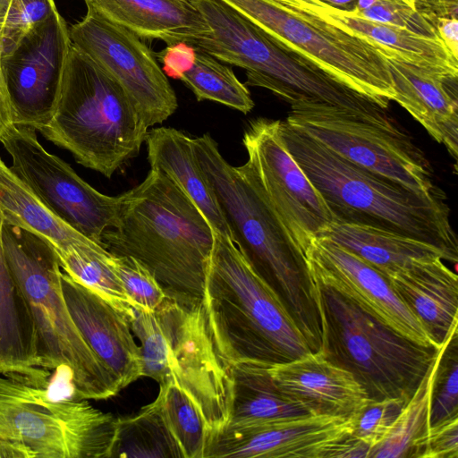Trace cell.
I'll return each mask as SVG.
<instances>
[{
	"mask_svg": "<svg viewBox=\"0 0 458 458\" xmlns=\"http://www.w3.org/2000/svg\"><path fill=\"white\" fill-rule=\"evenodd\" d=\"M102 242L112 254L131 257L145 266L167 298L201 302L214 230L164 173L150 169L139 185L122 194L115 224Z\"/></svg>",
	"mask_w": 458,
	"mask_h": 458,
	"instance_id": "1",
	"label": "cell"
},
{
	"mask_svg": "<svg viewBox=\"0 0 458 458\" xmlns=\"http://www.w3.org/2000/svg\"><path fill=\"white\" fill-rule=\"evenodd\" d=\"M192 143L232 241L282 304L310 350L319 352L322 327L318 289L305 254L238 166L224 158L208 133L192 138Z\"/></svg>",
	"mask_w": 458,
	"mask_h": 458,
	"instance_id": "2",
	"label": "cell"
},
{
	"mask_svg": "<svg viewBox=\"0 0 458 458\" xmlns=\"http://www.w3.org/2000/svg\"><path fill=\"white\" fill-rule=\"evenodd\" d=\"M284 144L320 193L334 224L375 227L434 245L456 264L458 244L445 194L421 195L339 156L280 121Z\"/></svg>",
	"mask_w": 458,
	"mask_h": 458,
	"instance_id": "3",
	"label": "cell"
},
{
	"mask_svg": "<svg viewBox=\"0 0 458 458\" xmlns=\"http://www.w3.org/2000/svg\"><path fill=\"white\" fill-rule=\"evenodd\" d=\"M201 305L214 346L229 367H271L312 352L233 242L215 232Z\"/></svg>",
	"mask_w": 458,
	"mask_h": 458,
	"instance_id": "4",
	"label": "cell"
},
{
	"mask_svg": "<svg viewBox=\"0 0 458 458\" xmlns=\"http://www.w3.org/2000/svg\"><path fill=\"white\" fill-rule=\"evenodd\" d=\"M6 263L30 311L39 367L65 374L72 397L104 400L121 390L84 340L67 308L54 249L37 235L3 224Z\"/></svg>",
	"mask_w": 458,
	"mask_h": 458,
	"instance_id": "5",
	"label": "cell"
},
{
	"mask_svg": "<svg viewBox=\"0 0 458 458\" xmlns=\"http://www.w3.org/2000/svg\"><path fill=\"white\" fill-rule=\"evenodd\" d=\"M148 129L121 85L72 44L52 114L38 131L110 178L139 154Z\"/></svg>",
	"mask_w": 458,
	"mask_h": 458,
	"instance_id": "6",
	"label": "cell"
},
{
	"mask_svg": "<svg viewBox=\"0 0 458 458\" xmlns=\"http://www.w3.org/2000/svg\"><path fill=\"white\" fill-rule=\"evenodd\" d=\"M130 324L140 343L142 377L181 388L201 413L210 441L229 421L233 377L210 338L201 302L166 297L154 311L133 305Z\"/></svg>",
	"mask_w": 458,
	"mask_h": 458,
	"instance_id": "7",
	"label": "cell"
},
{
	"mask_svg": "<svg viewBox=\"0 0 458 458\" xmlns=\"http://www.w3.org/2000/svg\"><path fill=\"white\" fill-rule=\"evenodd\" d=\"M314 281L322 327L318 352L352 373L369 400L409 401L441 347L410 340L351 299Z\"/></svg>",
	"mask_w": 458,
	"mask_h": 458,
	"instance_id": "8",
	"label": "cell"
},
{
	"mask_svg": "<svg viewBox=\"0 0 458 458\" xmlns=\"http://www.w3.org/2000/svg\"><path fill=\"white\" fill-rule=\"evenodd\" d=\"M278 43L311 60L351 89L388 107L394 89L386 47L282 0H221ZM328 15V14H327Z\"/></svg>",
	"mask_w": 458,
	"mask_h": 458,
	"instance_id": "9",
	"label": "cell"
},
{
	"mask_svg": "<svg viewBox=\"0 0 458 458\" xmlns=\"http://www.w3.org/2000/svg\"><path fill=\"white\" fill-rule=\"evenodd\" d=\"M117 418L74 397L0 375V440L19 458H111Z\"/></svg>",
	"mask_w": 458,
	"mask_h": 458,
	"instance_id": "10",
	"label": "cell"
},
{
	"mask_svg": "<svg viewBox=\"0 0 458 458\" xmlns=\"http://www.w3.org/2000/svg\"><path fill=\"white\" fill-rule=\"evenodd\" d=\"M345 159L421 195L443 193L432 166L402 130L372 123L340 107L297 104L284 121Z\"/></svg>",
	"mask_w": 458,
	"mask_h": 458,
	"instance_id": "11",
	"label": "cell"
},
{
	"mask_svg": "<svg viewBox=\"0 0 458 458\" xmlns=\"http://www.w3.org/2000/svg\"><path fill=\"white\" fill-rule=\"evenodd\" d=\"M279 123L280 120L265 118L249 123L242 138L248 159L238 168L305 254L334 220L320 193L288 151Z\"/></svg>",
	"mask_w": 458,
	"mask_h": 458,
	"instance_id": "12",
	"label": "cell"
},
{
	"mask_svg": "<svg viewBox=\"0 0 458 458\" xmlns=\"http://www.w3.org/2000/svg\"><path fill=\"white\" fill-rule=\"evenodd\" d=\"M0 142L12 158L13 171L45 204L72 227L104 246L103 235L115 224L122 195L112 197L97 191L69 164L49 153L32 128L13 124L0 136Z\"/></svg>",
	"mask_w": 458,
	"mask_h": 458,
	"instance_id": "13",
	"label": "cell"
},
{
	"mask_svg": "<svg viewBox=\"0 0 458 458\" xmlns=\"http://www.w3.org/2000/svg\"><path fill=\"white\" fill-rule=\"evenodd\" d=\"M73 47L114 78L151 127L177 109V97L153 54L139 36L87 9L69 30Z\"/></svg>",
	"mask_w": 458,
	"mask_h": 458,
	"instance_id": "14",
	"label": "cell"
},
{
	"mask_svg": "<svg viewBox=\"0 0 458 458\" xmlns=\"http://www.w3.org/2000/svg\"><path fill=\"white\" fill-rule=\"evenodd\" d=\"M352 419L310 415L253 428H225L205 458H366L368 447L351 437Z\"/></svg>",
	"mask_w": 458,
	"mask_h": 458,
	"instance_id": "15",
	"label": "cell"
},
{
	"mask_svg": "<svg viewBox=\"0 0 458 458\" xmlns=\"http://www.w3.org/2000/svg\"><path fill=\"white\" fill-rule=\"evenodd\" d=\"M71 47L69 29L57 10L2 56L14 125L38 131L48 121Z\"/></svg>",
	"mask_w": 458,
	"mask_h": 458,
	"instance_id": "16",
	"label": "cell"
},
{
	"mask_svg": "<svg viewBox=\"0 0 458 458\" xmlns=\"http://www.w3.org/2000/svg\"><path fill=\"white\" fill-rule=\"evenodd\" d=\"M305 256L313 279L351 299L410 340L438 348L388 279L364 259L326 236L315 239Z\"/></svg>",
	"mask_w": 458,
	"mask_h": 458,
	"instance_id": "17",
	"label": "cell"
},
{
	"mask_svg": "<svg viewBox=\"0 0 458 458\" xmlns=\"http://www.w3.org/2000/svg\"><path fill=\"white\" fill-rule=\"evenodd\" d=\"M61 284L76 327L120 390L142 377L140 347L133 336L129 318L63 270Z\"/></svg>",
	"mask_w": 458,
	"mask_h": 458,
	"instance_id": "18",
	"label": "cell"
},
{
	"mask_svg": "<svg viewBox=\"0 0 458 458\" xmlns=\"http://www.w3.org/2000/svg\"><path fill=\"white\" fill-rule=\"evenodd\" d=\"M385 55L397 102L456 160L458 155V74L410 63L391 49Z\"/></svg>",
	"mask_w": 458,
	"mask_h": 458,
	"instance_id": "19",
	"label": "cell"
},
{
	"mask_svg": "<svg viewBox=\"0 0 458 458\" xmlns=\"http://www.w3.org/2000/svg\"><path fill=\"white\" fill-rule=\"evenodd\" d=\"M278 391L311 415L353 419L369 400L349 371L320 352L268 367Z\"/></svg>",
	"mask_w": 458,
	"mask_h": 458,
	"instance_id": "20",
	"label": "cell"
},
{
	"mask_svg": "<svg viewBox=\"0 0 458 458\" xmlns=\"http://www.w3.org/2000/svg\"><path fill=\"white\" fill-rule=\"evenodd\" d=\"M442 260L438 257L416 260L387 277L438 348L458 325V276Z\"/></svg>",
	"mask_w": 458,
	"mask_h": 458,
	"instance_id": "21",
	"label": "cell"
},
{
	"mask_svg": "<svg viewBox=\"0 0 458 458\" xmlns=\"http://www.w3.org/2000/svg\"><path fill=\"white\" fill-rule=\"evenodd\" d=\"M106 20L128 29L140 38L160 39L168 45L193 44L210 34L190 0H83Z\"/></svg>",
	"mask_w": 458,
	"mask_h": 458,
	"instance_id": "22",
	"label": "cell"
},
{
	"mask_svg": "<svg viewBox=\"0 0 458 458\" xmlns=\"http://www.w3.org/2000/svg\"><path fill=\"white\" fill-rule=\"evenodd\" d=\"M3 224L0 213V375L47 387L48 373L39 367L34 322L4 258Z\"/></svg>",
	"mask_w": 458,
	"mask_h": 458,
	"instance_id": "23",
	"label": "cell"
},
{
	"mask_svg": "<svg viewBox=\"0 0 458 458\" xmlns=\"http://www.w3.org/2000/svg\"><path fill=\"white\" fill-rule=\"evenodd\" d=\"M0 213L4 224L37 235L50 245L56 255L107 250L56 216L1 157Z\"/></svg>",
	"mask_w": 458,
	"mask_h": 458,
	"instance_id": "24",
	"label": "cell"
},
{
	"mask_svg": "<svg viewBox=\"0 0 458 458\" xmlns=\"http://www.w3.org/2000/svg\"><path fill=\"white\" fill-rule=\"evenodd\" d=\"M150 169L175 182L199 208L214 232L232 240L213 187L197 158L192 137L171 127L148 132L146 141Z\"/></svg>",
	"mask_w": 458,
	"mask_h": 458,
	"instance_id": "25",
	"label": "cell"
},
{
	"mask_svg": "<svg viewBox=\"0 0 458 458\" xmlns=\"http://www.w3.org/2000/svg\"><path fill=\"white\" fill-rule=\"evenodd\" d=\"M230 368L233 396L225 428L261 427L311 415L278 391L267 366L242 363Z\"/></svg>",
	"mask_w": 458,
	"mask_h": 458,
	"instance_id": "26",
	"label": "cell"
},
{
	"mask_svg": "<svg viewBox=\"0 0 458 458\" xmlns=\"http://www.w3.org/2000/svg\"><path fill=\"white\" fill-rule=\"evenodd\" d=\"M321 236L353 252L386 278L416 260L437 257L445 260L434 245L366 225L333 224Z\"/></svg>",
	"mask_w": 458,
	"mask_h": 458,
	"instance_id": "27",
	"label": "cell"
},
{
	"mask_svg": "<svg viewBox=\"0 0 458 458\" xmlns=\"http://www.w3.org/2000/svg\"><path fill=\"white\" fill-rule=\"evenodd\" d=\"M335 21L395 52L404 60L425 68L458 74V59L439 38H428L407 29L375 22L331 8Z\"/></svg>",
	"mask_w": 458,
	"mask_h": 458,
	"instance_id": "28",
	"label": "cell"
},
{
	"mask_svg": "<svg viewBox=\"0 0 458 458\" xmlns=\"http://www.w3.org/2000/svg\"><path fill=\"white\" fill-rule=\"evenodd\" d=\"M434 367L435 361L386 437L369 450V458H424L430 429Z\"/></svg>",
	"mask_w": 458,
	"mask_h": 458,
	"instance_id": "29",
	"label": "cell"
},
{
	"mask_svg": "<svg viewBox=\"0 0 458 458\" xmlns=\"http://www.w3.org/2000/svg\"><path fill=\"white\" fill-rule=\"evenodd\" d=\"M112 457L182 458V454L152 402L133 416L117 418Z\"/></svg>",
	"mask_w": 458,
	"mask_h": 458,
	"instance_id": "30",
	"label": "cell"
},
{
	"mask_svg": "<svg viewBox=\"0 0 458 458\" xmlns=\"http://www.w3.org/2000/svg\"><path fill=\"white\" fill-rule=\"evenodd\" d=\"M182 454V458H205L209 433L191 399L175 384H159L153 401Z\"/></svg>",
	"mask_w": 458,
	"mask_h": 458,
	"instance_id": "31",
	"label": "cell"
},
{
	"mask_svg": "<svg viewBox=\"0 0 458 458\" xmlns=\"http://www.w3.org/2000/svg\"><path fill=\"white\" fill-rule=\"evenodd\" d=\"M180 80L193 92L198 101H215L243 114H248L254 107L249 89L232 69L199 48H196L192 67Z\"/></svg>",
	"mask_w": 458,
	"mask_h": 458,
	"instance_id": "32",
	"label": "cell"
},
{
	"mask_svg": "<svg viewBox=\"0 0 458 458\" xmlns=\"http://www.w3.org/2000/svg\"><path fill=\"white\" fill-rule=\"evenodd\" d=\"M111 255L112 253L106 250L71 252L57 257L64 273L106 299L130 320L134 304L125 293L111 264Z\"/></svg>",
	"mask_w": 458,
	"mask_h": 458,
	"instance_id": "33",
	"label": "cell"
},
{
	"mask_svg": "<svg viewBox=\"0 0 458 458\" xmlns=\"http://www.w3.org/2000/svg\"><path fill=\"white\" fill-rule=\"evenodd\" d=\"M458 417V327L454 326L435 360L430 395V427Z\"/></svg>",
	"mask_w": 458,
	"mask_h": 458,
	"instance_id": "34",
	"label": "cell"
},
{
	"mask_svg": "<svg viewBox=\"0 0 458 458\" xmlns=\"http://www.w3.org/2000/svg\"><path fill=\"white\" fill-rule=\"evenodd\" d=\"M110 261L134 305L154 311L162 304L166 298L165 293L152 273L140 261L131 257L114 254Z\"/></svg>",
	"mask_w": 458,
	"mask_h": 458,
	"instance_id": "35",
	"label": "cell"
},
{
	"mask_svg": "<svg viewBox=\"0 0 458 458\" xmlns=\"http://www.w3.org/2000/svg\"><path fill=\"white\" fill-rule=\"evenodd\" d=\"M407 403L400 398L369 400L352 419L351 437L370 450L386 437Z\"/></svg>",
	"mask_w": 458,
	"mask_h": 458,
	"instance_id": "36",
	"label": "cell"
},
{
	"mask_svg": "<svg viewBox=\"0 0 458 458\" xmlns=\"http://www.w3.org/2000/svg\"><path fill=\"white\" fill-rule=\"evenodd\" d=\"M56 11L54 0H13L3 30L2 56L10 54L29 31Z\"/></svg>",
	"mask_w": 458,
	"mask_h": 458,
	"instance_id": "37",
	"label": "cell"
},
{
	"mask_svg": "<svg viewBox=\"0 0 458 458\" xmlns=\"http://www.w3.org/2000/svg\"><path fill=\"white\" fill-rule=\"evenodd\" d=\"M352 13L375 22L407 29L428 38H439L433 24L416 10L413 0H377L371 6Z\"/></svg>",
	"mask_w": 458,
	"mask_h": 458,
	"instance_id": "38",
	"label": "cell"
},
{
	"mask_svg": "<svg viewBox=\"0 0 458 458\" xmlns=\"http://www.w3.org/2000/svg\"><path fill=\"white\" fill-rule=\"evenodd\" d=\"M424 458H458V417L430 427Z\"/></svg>",
	"mask_w": 458,
	"mask_h": 458,
	"instance_id": "39",
	"label": "cell"
},
{
	"mask_svg": "<svg viewBox=\"0 0 458 458\" xmlns=\"http://www.w3.org/2000/svg\"><path fill=\"white\" fill-rule=\"evenodd\" d=\"M157 55L162 63L164 73L180 80L192 67L196 58V48L187 42H177L168 45Z\"/></svg>",
	"mask_w": 458,
	"mask_h": 458,
	"instance_id": "40",
	"label": "cell"
},
{
	"mask_svg": "<svg viewBox=\"0 0 458 458\" xmlns=\"http://www.w3.org/2000/svg\"><path fill=\"white\" fill-rule=\"evenodd\" d=\"M2 37L0 33V136L13 125V114L2 66Z\"/></svg>",
	"mask_w": 458,
	"mask_h": 458,
	"instance_id": "41",
	"label": "cell"
},
{
	"mask_svg": "<svg viewBox=\"0 0 458 458\" xmlns=\"http://www.w3.org/2000/svg\"><path fill=\"white\" fill-rule=\"evenodd\" d=\"M437 32L454 56L458 57V20L457 19H438Z\"/></svg>",
	"mask_w": 458,
	"mask_h": 458,
	"instance_id": "42",
	"label": "cell"
},
{
	"mask_svg": "<svg viewBox=\"0 0 458 458\" xmlns=\"http://www.w3.org/2000/svg\"><path fill=\"white\" fill-rule=\"evenodd\" d=\"M289 4L297 6L305 11L327 17L328 11L332 8L318 0H282Z\"/></svg>",
	"mask_w": 458,
	"mask_h": 458,
	"instance_id": "43",
	"label": "cell"
},
{
	"mask_svg": "<svg viewBox=\"0 0 458 458\" xmlns=\"http://www.w3.org/2000/svg\"><path fill=\"white\" fill-rule=\"evenodd\" d=\"M326 5L338 11L353 13L357 8L358 0H318Z\"/></svg>",
	"mask_w": 458,
	"mask_h": 458,
	"instance_id": "44",
	"label": "cell"
},
{
	"mask_svg": "<svg viewBox=\"0 0 458 458\" xmlns=\"http://www.w3.org/2000/svg\"><path fill=\"white\" fill-rule=\"evenodd\" d=\"M12 4L13 0H0V33L2 34Z\"/></svg>",
	"mask_w": 458,
	"mask_h": 458,
	"instance_id": "45",
	"label": "cell"
},
{
	"mask_svg": "<svg viewBox=\"0 0 458 458\" xmlns=\"http://www.w3.org/2000/svg\"><path fill=\"white\" fill-rule=\"evenodd\" d=\"M0 458H19L16 451L8 444L0 440Z\"/></svg>",
	"mask_w": 458,
	"mask_h": 458,
	"instance_id": "46",
	"label": "cell"
}]
</instances>
